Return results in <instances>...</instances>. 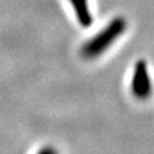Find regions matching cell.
Returning <instances> with one entry per match:
<instances>
[{
	"label": "cell",
	"mask_w": 154,
	"mask_h": 154,
	"mask_svg": "<svg viewBox=\"0 0 154 154\" xmlns=\"http://www.w3.org/2000/svg\"><path fill=\"white\" fill-rule=\"evenodd\" d=\"M126 27L128 23L124 17L118 16L113 18L102 30L82 45L80 56L85 60L98 58L125 33Z\"/></svg>",
	"instance_id": "obj_1"
},
{
	"label": "cell",
	"mask_w": 154,
	"mask_h": 154,
	"mask_svg": "<svg viewBox=\"0 0 154 154\" xmlns=\"http://www.w3.org/2000/svg\"><path fill=\"white\" fill-rule=\"evenodd\" d=\"M131 95L138 101L148 100L153 94V83L146 61L140 60L135 63L130 83Z\"/></svg>",
	"instance_id": "obj_2"
},
{
	"label": "cell",
	"mask_w": 154,
	"mask_h": 154,
	"mask_svg": "<svg viewBox=\"0 0 154 154\" xmlns=\"http://www.w3.org/2000/svg\"><path fill=\"white\" fill-rule=\"evenodd\" d=\"M69 2L73 6L79 24L83 28H89L94 23V17L89 9V2L88 0H69Z\"/></svg>",
	"instance_id": "obj_3"
},
{
	"label": "cell",
	"mask_w": 154,
	"mask_h": 154,
	"mask_svg": "<svg viewBox=\"0 0 154 154\" xmlns=\"http://www.w3.org/2000/svg\"><path fill=\"white\" fill-rule=\"evenodd\" d=\"M36 154H58V152L55 147L45 146V147H43V148H40L39 150H38Z\"/></svg>",
	"instance_id": "obj_4"
}]
</instances>
